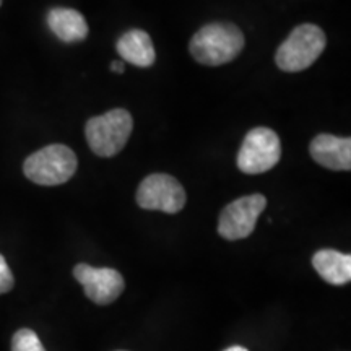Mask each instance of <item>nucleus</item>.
<instances>
[{
  "label": "nucleus",
  "mask_w": 351,
  "mask_h": 351,
  "mask_svg": "<svg viewBox=\"0 0 351 351\" xmlns=\"http://www.w3.org/2000/svg\"><path fill=\"white\" fill-rule=\"evenodd\" d=\"M244 34L238 26L215 21L194 34L189 51L199 64L218 67L234 60L244 49Z\"/></svg>",
  "instance_id": "nucleus-1"
},
{
  "label": "nucleus",
  "mask_w": 351,
  "mask_h": 351,
  "mask_svg": "<svg viewBox=\"0 0 351 351\" xmlns=\"http://www.w3.org/2000/svg\"><path fill=\"white\" fill-rule=\"evenodd\" d=\"M326 33L317 25H300L289 33V36L278 47L275 62L283 72H301L319 59V56L326 49Z\"/></svg>",
  "instance_id": "nucleus-2"
},
{
  "label": "nucleus",
  "mask_w": 351,
  "mask_h": 351,
  "mask_svg": "<svg viewBox=\"0 0 351 351\" xmlns=\"http://www.w3.org/2000/svg\"><path fill=\"white\" fill-rule=\"evenodd\" d=\"M132 129L134 119L125 109H112L103 116L91 117L85 125L88 147L95 155L111 158L125 147Z\"/></svg>",
  "instance_id": "nucleus-3"
},
{
  "label": "nucleus",
  "mask_w": 351,
  "mask_h": 351,
  "mask_svg": "<svg viewBox=\"0 0 351 351\" xmlns=\"http://www.w3.org/2000/svg\"><path fill=\"white\" fill-rule=\"evenodd\" d=\"M77 156L65 145H49L26 158L23 173L39 186H59L70 181L77 171Z\"/></svg>",
  "instance_id": "nucleus-4"
},
{
  "label": "nucleus",
  "mask_w": 351,
  "mask_h": 351,
  "mask_svg": "<svg viewBox=\"0 0 351 351\" xmlns=\"http://www.w3.org/2000/svg\"><path fill=\"white\" fill-rule=\"evenodd\" d=\"M282 158V143L275 130L256 127L245 135L238 153V168L244 174H262L275 168Z\"/></svg>",
  "instance_id": "nucleus-5"
},
{
  "label": "nucleus",
  "mask_w": 351,
  "mask_h": 351,
  "mask_svg": "<svg viewBox=\"0 0 351 351\" xmlns=\"http://www.w3.org/2000/svg\"><path fill=\"white\" fill-rule=\"evenodd\" d=\"M138 207L145 210H160L174 215L186 205V191L178 179L169 174H152L143 179L137 189Z\"/></svg>",
  "instance_id": "nucleus-6"
},
{
  "label": "nucleus",
  "mask_w": 351,
  "mask_h": 351,
  "mask_svg": "<svg viewBox=\"0 0 351 351\" xmlns=\"http://www.w3.org/2000/svg\"><path fill=\"white\" fill-rule=\"evenodd\" d=\"M267 207L262 194L241 197L223 208L218 221V232L228 241H238L251 236L257 225V218Z\"/></svg>",
  "instance_id": "nucleus-7"
},
{
  "label": "nucleus",
  "mask_w": 351,
  "mask_h": 351,
  "mask_svg": "<svg viewBox=\"0 0 351 351\" xmlns=\"http://www.w3.org/2000/svg\"><path fill=\"white\" fill-rule=\"evenodd\" d=\"M73 276L85 289V295L98 306L111 304L125 288L124 276L114 269H95L88 263H78Z\"/></svg>",
  "instance_id": "nucleus-8"
},
{
  "label": "nucleus",
  "mask_w": 351,
  "mask_h": 351,
  "mask_svg": "<svg viewBox=\"0 0 351 351\" xmlns=\"http://www.w3.org/2000/svg\"><path fill=\"white\" fill-rule=\"evenodd\" d=\"M311 156L315 163L332 171L351 169V140L320 134L311 142Z\"/></svg>",
  "instance_id": "nucleus-9"
},
{
  "label": "nucleus",
  "mask_w": 351,
  "mask_h": 351,
  "mask_svg": "<svg viewBox=\"0 0 351 351\" xmlns=\"http://www.w3.org/2000/svg\"><path fill=\"white\" fill-rule=\"evenodd\" d=\"M313 267L327 283L341 287L351 280V257L350 254L335 249H320L314 254Z\"/></svg>",
  "instance_id": "nucleus-10"
},
{
  "label": "nucleus",
  "mask_w": 351,
  "mask_h": 351,
  "mask_svg": "<svg viewBox=\"0 0 351 351\" xmlns=\"http://www.w3.org/2000/svg\"><path fill=\"white\" fill-rule=\"evenodd\" d=\"M51 32L64 43H78L88 36L85 16L73 8L57 7L47 13Z\"/></svg>",
  "instance_id": "nucleus-11"
},
{
  "label": "nucleus",
  "mask_w": 351,
  "mask_h": 351,
  "mask_svg": "<svg viewBox=\"0 0 351 351\" xmlns=\"http://www.w3.org/2000/svg\"><path fill=\"white\" fill-rule=\"evenodd\" d=\"M116 49L125 62L137 67H150L156 59L152 39L142 29H130L122 34L116 44Z\"/></svg>",
  "instance_id": "nucleus-12"
},
{
  "label": "nucleus",
  "mask_w": 351,
  "mask_h": 351,
  "mask_svg": "<svg viewBox=\"0 0 351 351\" xmlns=\"http://www.w3.org/2000/svg\"><path fill=\"white\" fill-rule=\"evenodd\" d=\"M12 351H46L39 337L29 328H21L13 335Z\"/></svg>",
  "instance_id": "nucleus-13"
},
{
  "label": "nucleus",
  "mask_w": 351,
  "mask_h": 351,
  "mask_svg": "<svg viewBox=\"0 0 351 351\" xmlns=\"http://www.w3.org/2000/svg\"><path fill=\"white\" fill-rule=\"evenodd\" d=\"M13 285H15V278H13L10 267L7 265V261L3 258V256H0V295L10 291Z\"/></svg>",
  "instance_id": "nucleus-14"
},
{
  "label": "nucleus",
  "mask_w": 351,
  "mask_h": 351,
  "mask_svg": "<svg viewBox=\"0 0 351 351\" xmlns=\"http://www.w3.org/2000/svg\"><path fill=\"white\" fill-rule=\"evenodd\" d=\"M111 69H112L116 73H124V70H125L124 62H119V60H116V62H112V64H111Z\"/></svg>",
  "instance_id": "nucleus-15"
},
{
  "label": "nucleus",
  "mask_w": 351,
  "mask_h": 351,
  "mask_svg": "<svg viewBox=\"0 0 351 351\" xmlns=\"http://www.w3.org/2000/svg\"><path fill=\"white\" fill-rule=\"evenodd\" d=\"M225 351H249V350H245L244 346H231V348H228Z\"/></svg>",
  "instance_id": "nucleus-16"
},
{
  "label": "nucleus",
  "mask_w": 351,
  "mask_h": 351,
  "mask_svg": "<svg viewBox=\"0 0 351 351\" xmlns=\"http://www.w3.org/2000/svg\"><path fill=\"white\" fill-rule=\"evenodd\" d=\"M0 5H2V0H0Z\"/></svg>",
  "instance_id": "nucleus-17"
}]
</instances>
